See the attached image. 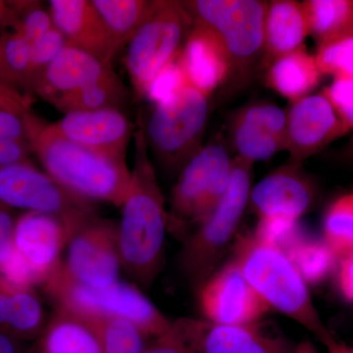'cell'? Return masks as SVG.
Instances as JSON below:
<instances>
[{"mask_svg": "<svg viewBox=\"0 0 353 353\" xmlns=\"http://www.w3.org/2000/svg\"><path fill=\"white\" fill-rule=\"evenodd\" d=\"M134 139L131 183L117 223L118 246L123 270L141 287L150 288L163 267L169 213L141 127Z\"/></svg>", "mask_w": 353, "mask_h": 353, "instance_id": "obj_1", "label": "cell"}, {"mask_svg": "<svg viewBox=\"0 0 353 353\" xmlns=\"http://www.w3.org/2000/svg\"><path fill=\"white\" fill-rule=\"evenodd\" d=\"M26 138L44 172L79 199L108 202L121 208L126 199L131 171L125 160L116 159L57 134L31 111L23 116Z\"/></svg>", "mask_w": 353, "mask_h": 353, "instance_id": "obj_2", "label": "cell"}, {"mask_svg": "<svg viewBox=\"0 0 353 353\" xmlns=\"http://www.w3.org/2000/svg\"><path fill=\"white\" fill-rule=\"evenodd\" d=\"M232 261L271 310L299 323L327 348L336 343L313 303L307 284L283 250L250 234L239 239Z\"/></svg>", "mask_w": 353, "mask_h": 353, "instance_id": "obj_3", "label": "cell"}, {"mask_svg": "<svg viewBox=\"0 0 353 353\" xmlns=\"http://www.w3.org/2000/svg\"><path fill=\"white\" fill-rule=\"evenodd\" d=\"M194 23L205 26L222 41L232 63L229 82L248 83L263 65L264 21L268 2L261 0L181 1Z\"/></svg>", "mask_w": 353, "mask_h": 353, "instance_id": "obj_4", "label": "cell"}, {"mask_svg": "<svg viewBox=\"0 0 353 353\" xmlns=\"http://www.w3.org/2000/svg\"><path fill=\"white\" fill-rule=\"evenodd\" d=\"M253 163L236 157L231 179L217 206L196 225L183 245L181 264L192 284L201 287L215 273L223 254L236 236L252 189Z\"/></svg>", "mask_w": 353, "mask_h": 353, "instance_id": "obj_5", "label": "cell"}, {"mask_svg": "<svg viewBox=\"0 0 353 353\" xmlns=\"http://www.w3.org/2000/svg\"><path fill=\"white\" fill-rule=\"evenodd\" d=\"M43 285L55 305L85 316L126 320L136 325L146 338L163 336L173 324L137 285L120 280L102 287H90L77 284L58 268Z\"/></svg>", "mask_w": 353, "mask_h": 353, "instance_id": "obj_6", "label": "cell"}, {"mask_svg": "<svg viewBox=\"0 0 353 353\" xmlns=\"http://www.w3.org/2000/svg\"><path fill=\"white\" fill-rule=\"evenodd\" d=\"M209 108V97L188 85L154 104L145 120L139 117L148 148L167 169L182 170L201 150Z\"/></svg>", "mask_w": 353, "mask_h": 353, "instance_id": "obj_7", "label": "cell"}, {"mask_svg": "<svg viewBox=\"0 0 353 353\" xmlns=\"http://www.w3.org/2000/svg\"><path fill=\"white\" fill-rule=\"evenodd\" d=\"M232 165L221 137L190 158L172 190L169 231L185 236L188 228L199 224L217 206L229 185Z\"/></svg>", "mask_w": 353, "mask_h": 353, "instance_id": "obj_8", "label": "cell"}, {"mask_svg": "<svg viewBox=\"0 0 353 353\" xmlns=\"http://www.w3.org/2000/svg\"><path fill=\"white\" fill-rule=\"evenodd\" d=\"M194 21L181 1L157 0L128 44L125 66L134 92L145 97L155 77L182 52Z\"/></svg>", "mask_w": 353, "mask_h": 353, "instance_id": "obj_9", "label": "cell"}, {"mask_svg": "<svg viewBox=\"0 0 353 353\" xmlns=\"http://www.w3.org/2000/svg\"><path fill=\"white\" fill-rule=\"evenodd\" d=\"M0 203L26 212L55 216L63 221L69 234L94 214L92 203L70 194L30 162L0 168Z\"/></svg>", "mask_w": 353, "mask_h": 353, "instance_id": "obj_10", "label": "cell"}, {"mask_svg": "<svg viewBox=\"0 0 353 353\" xmlns=\"http://www.w3.org/2000/svg\"><path fill=\"white\" fill-rule=\"evenodd\" d=\"M117 225L94 214L70 234L59 269L77 284L102 287L119 281L122 270Z\"/></svg>", "mask_w": 353, "mask_h": 353, "instance_id": "obj_11", "label": "cell"}, {"mask_svg": "<svg viewBox=\"0 0 353 353\" xmlns=\"http://www.w3.org/2000/svg\"><path fill=\"white\" fill-rule=\"evenodd\" d=\"M172 331L194 353H292L294 350L282 334L268 331L261 322L232 326L181 318L173 321Z\"/></svg>", "mask_w": 353, "mask_h": 353, "instance_id": "obj_12", "label": "cell"}, {"mask_svg": "<svg viewBox=\"0 0 353 353\" xmlns=\"http://www.w3.org/2000/svg\"><path fill=\"white\" fill-rule=\"evenodd\" d=\"M199 288L202 313L215 324L254 325L271 311L233 261L216 271Z\"/></svg>", "mask_w": 353, "mask_h": 353, "instance_id": "obj_13", "label": "cell"}, {"mask_svg": "<svg viewBox=\"0 0 353 353\" xmlns=\"http://www.w3.org/2000/svg\"><path fill=\"white\" fill-rule=\"evenodd\" d=\"M347 132L324 95H308L292 103L287 112L285 150L290 162L303 164Z\"/></svg>", "mask_w": 353, "mask_h": 353, "instance_id": "obj_14", "label": "cell"}, {"mask_svg": "<svg viewBox=\"0 0 353 353\" xmlns=\"http://www.w3.org/2000/svg\"><path fill=\"white\" fill-rule=\"evenodd\" d=\"M68 239L66 225L55 216L25 212L17 218L12 243L29 264L37 285H43L59 268Z\"/></svg>", "mask_w": 353, "mask_h": 353, "instance_id": "obj_15", "label": "cell"}, {"mask_svg": "<svg viewBox=\"0 0 353 353\" xmlns=\"http://www.w3.org/2000/svg\"><path fill=\"white\" fill-rule=\"evenodd\" d=\"M287 111L270 103L246 106L234 116L230 139L236 157L254 164L285 150Z\"/></svg>", "mask_w": 353, "mask_h": 353, "instance_id": "obj_16", "label": "cell"}, {"mask_svg": "<svg viewBox=\"0 0 353 353\" xmlns=\"http://www.w3.org/2000/svg\"><path fill=\"white\" fill-rule=\"evenodd\" d=\"M50 127L69 141L126 161L132 125L119 109L65 114L57 122L50 123Z\"/></svg>", "mask_w": 353, "mask_h": 353, "instance_id": "obj_17", "label": "cell"}, {"mask_svg": "<svg viewBox=\"0 0 353 353\" xmlns=\"http://www.w3.org/2000/svg\"><path fill=\"white\" fill-rule=\"evenodd\" d=\"M316 192L303 164L279 167L252 188L250 202L259 218L287 216L299 220L314 203Z\"/></svg>", "mask_w": 353, "mask_h": 353, "instance_id": "obj_18", "label": "cell"}, {"mask_svg": "<svg viewBox=\"0 0 353 353\" xmlns=\"http://www.w3.org/2000/svg\"><path fill=\"white\" fill-rule=\"evenodd\" d=\"M53 24L68 46L90 53L105 63H112L119 52L92 0H51Z\"/></svg>", "mask_w": 353, "mask_h": 353, "instance_id": "obj_19", "label": "cell"}, {"mask_svg": "<svg viewBox=\"0 0 353 353\" xmlns=\"http://www.w3.org/2000/svg\"><path fill=\"white\" fill-rule=\"evenodd\" d=\"M116 76L111 64L67 44L37 79L31 94L52 103L61 95Z\"/></svg>", "mask_w": 353, "mask_h": 353, "instance_id": "obj_20", "label": "cell"}, {"mask_svg": "<svg viewBox=\"0 0 353 353\" xmlns=\"http://www.w3.org/2000/svg\"><path fill=\"white\" fill-rule=\"evenodd\" d=\"M180 59L188 82L208 97L229 82L231 59L220 39L205 26L194 23Z\"/></svg>", "mask_w": 353, "mask_h": 353, "instance_id": "obj_21", "label": "cell"}, {"mask_svg": "<svg viewBox=\"0 0 353 353\" xmlns=\"http://www.w3.org/2000/svg\"><path fill=\"white\" fill-rule=\"evenodd\" d=\"M309 36L301 2L273 0L267 6L264 21V58L267 69L279 57L299 50Z\"/></svg>", "mask_w": 353, "mask_h": 353, "instance_id": "obj_22", "label": "cell"}, {"mask_svg": "<svg viewBox=\"0 0 353 353\" xmlns=\"http://www.w3.org/2000/svg\"><path fill=\"white\" fill-rule=\"evenodd\" d=\"M32 353H103L97 332L87 318L57 306Z\"/></svg>", "mask_w": 353, "mask_h": 353, "instance_id": "obj_23", "label": "cell"}, {"mask_svg": "<svg viewBox=\"0 0 353 353\" xmlns=\"http://www.w3.org/2000/svg\"><path fill=\"white\" fill-rule=\"evenodd\" d=\"M321 76L315 57L309 54L304 46L279 57L266 69L268 87L290 103L308 97Z\"/></svg>", "mask_w": 353, "mask_h": 353, "instance_id": "obj_24", "label": "cell"}, {"mask_svg": "<svg viewBox=\"0 0 353 353\" xmlns=\"http://www.w3.org/2000/svg\"><path fill=\"white\" fill-rule=\"evenodd\" d=\"M301 6L318 46L353 34V0H305Z\"/></svg>", "mask_w": 353, "mask_h": 353, "instance_id": "obj_25", "label": "cell"}, {"mask_svg": "<svg viewBox=\"0 0 353 353\" xmlns=\"http://www.w3.org/2000/svg\"><path fill=\"white\" fill-rule=\"evenodd\" d=\"M114 43L128 46L152 12L154 1L148 0H92Z\"/></svg>", "mask_w": 353, "mask_h": 353, "instance_id": "obj_26", "label": "cell"}, {"mask_svg": "<svg viewBox=\"0 0 353 353\" xmlns=\"http://www.w3.org/2000/svg\"><path fill=\"white\" fill-rule=\"evenodd\" d=\"M128 97V90L118 76L78 88L58 97L52 105L64 114L119 109Z\"/></svg>", "mask_w": 353, "mask_h": 353, "instance_id": "obj_27", "label": "cell"}, {"mask_svg": "<svg viewBox=\"0 0 353 353\" xmlns=\"http://www.w3.org/2000/svg\"><path fill=\"white\" fill-rule=\"evenodd\" d=\"M43 303L34 287L15 285L9 299L3 331L23 341L41 336L46 327Z\"/></svg>", "mask_w": 353, "mask_h": 353, "instance_id": "obj_28", "label": "cell"}, {"mask_svg": "<svg viewBox=\"0 0 353 353\" xmlns=\"http://www.w3.org/2000/svg\"><path fill=\"white\" fill-rule=\"evenodd\" d=\"M285 253L306 284H319L326 280L338 264V257L324 240L311 238L303 232Z\"/></svg>", "mask_w": 353, "mask_h": 353, "instance_id": "obj_29", "label": "cell"}, {"mask_svg": "<svg viewBox=\"0 0 353 353\" xmlns=\"http://www.w3.org/2000/svg\"><path fill=\"white\" fill-rule=\"evenodd\" d=\"M83 316L97 332L103 353H143L145 350L146 336L132 323L120 318Z\"/></svg>", "mask_w": 353, "mask_h": 353, "instance_id": "obj_30", "label": "cell"}, {"mask_svg": "<svg viewBox=\"0 0 353 353\" xmlns=\"http://www.w3.org/2000/svg\"><path fill=\"white\" fill-rule=\"evenodd\" d=\"M323 240L338 259L353 254V192L339 197L327 209Z\"/></svg>", "mask_w": 353, "mask_h": 353, "instance_id": "obj_31", "label": "cell"}, {"mask_svg": "<svg viewBox=\"0 0 353 353\" xmlns=\"http://www.w3.org/2000/svg\"><path fill=\"white\" fill-rule=\"evenodd\" d=\"M2 60L11 87L29 88L31 73L32 44L18 32H6L0 37ZM30 94V92H29Z\"/></svg>", "mask_w": 353, "mask_h": 353, "instance_id": "obj_32", "label": "cell"}, {"mask_svg": "<svg viewBox=\"0 0 353 353\" xmlns=\"http://www.w3.org/2000/svg\"><path fill=\"white\" fill-rule=\"evenodd\" d=\"M315 59L322 75L353 80V34L318 46Z\"/></svg>", "mask_w": 353, "mask_h": 353, "instance_id": "obj_33", "label": "cell"}, {"mask_svg": "<svg viewBox=\"0 0 353 353\" xmlns=\"http://www.w3.org/2000/svg\"><path fill=\"white\" fill-rule=\"evenodd\" d=\"M303 233L299 220L277 215L259 218L254 238L266 245L275 246L285 252Z\"/></svg>", "mask_w": 353, "mask_h": 353, "instance_id": "obj_34", "label": "cell"}, {"mask_svg": "<svg viewBox=\"0 0 353 353\" xmlns=\"http://www.w3.org/2000/svg\"><path fill=\"white\" fill-rule=\"evenodd\" d=\"M181 55V54H180ZM180 55L159 72L150 83L145 97L157 104L166 101L190 85L183 71Z\"/></svg>", "mask_w": 353, "mask_h": 353, "instance_id": "obj_35", "label": "cell"}, {"mask_svg": "<svg viewBox=\"0 0 353 353\" xmlns=\"http://www.w3.org/2000/svg\"><path fill=\"white\" fill-rule=\"evenodd\" d=\"M66 46V39L55 27L32 44L31 73L28 92L31 94V88L37 79L43 74L46 67L57 57Z\"/></svg>", "mask_w": 353, "mask_h": 353, "instance_id": "obj_36", "label": "cell"}, {"mask_svg": "<svg viewBox=\"0 0 353 353\" xmlns=\"http://www.w3.org/2000/svg\"><path fill=\"white\" fill-rule=\"evenodd\" d=\"M21 16L18 34L34 44L54 28L50 10L46 11L38 1H18Z\"/></svg>", "mask_w": 353, "mask_h": 353, "instance_id": "obj_37", "label": "cell"}, {"mask_svg": "<svg viewBox=\"0 0 353 353\" xmlns=\"http://www.w3.org/2000/svg\"><path fill=\"white\" fill-rule=\"evenodd\" d=\"M338 115L347 132L353 130V80L334 78V82L321 92Z\"/></svg>", "mask_w": 353, "mask_h": 353, "instance_id": "obj_38", "label": "cell"}, {"mask_svg": "<svg viewBox=\"0 0 353 353\" xmlns=\"http://www.w3.org/2000/svg\"><path fill=\"white\" fill-rule=\"evenodd\" d=\"M34 99L32 94L0 83V111H8L24 116L30 112Z\"/></svg>", "mask_w": 353, "mask_h": 353, "instance_id": "obj_39", "label": "cell"}, {"mask_svg": "<svg viewBox=\"0 0 353 353\" xmlns=\"http://www.w3.org/2000/svg\"><path fill=\"white\" fill-rule=\"evenodd\" d=\"M32 153L28 139H0V168L27 163Z\"/></svg>", "mask_w": 353, "mask_h": 353, "instance_id": "obj_40", "label": "cell"}, {"mask_svg": "<svg viewBox=\"0 0 353 353\" xmlns=\"http://www.w3.org/2000/svg\"><path fill=\"white\" fill-rule=\"evenodd\" d=\"M143 353H194L173 331L154 339Z\"/></svg>", "mask_w": 353, "mask_h": 353, "instance_id": "obj_41", "label": "cell"}, {"mask_svg": "<svg viewBox=\"0 0 353 353\" xmlns=\"http://www.w3.org/2000/svg\"><path fill=\"white\" fill-rule=\"evenodd\" d=\"M0 139H27L23 116L0 111Z\"/></svg>", "mask_w": 353, "mask_h": 353, "instance_id": "obj_42", "label": "cell"}, {"mask_svg": "<svg viewBox=\"0 0 353 353\" xmlns=\"http://www.w3.org/2000/svg\"><path fill=\"white\" fill-rule=\"evenodd\" d=\"M336 280L341 296L348 303H353V254L338 260Z\"/></svg>", "mask_w": 353, "mask_h": 353, "instance_id": "obj_43", "label": "cell"}, {"mask_svg": "<svg viewBox=\"0 0 353 353\" xmlns=\"http://www.w3.org/2000/svg\"><path fill=\"white\" fill-rule=\"evenodd\" d=\"M16 220L12 209L0 203V254L12 243Z\"/></svg>", "mask_w": 353, "mask_h": 353, "instance_id": "obj_44", "label": "cell"}, {"mask_svg": "<svg viewBox=\"0 0 353 353\" xmlns=\"http://www.w3.org/2000/svg\"><path fill=\"white\" fill-rule=\"evenodd\" d=\"M20 10L16 6L15 1L0 0V29L2 31L13 29L12 32H17L20 24Z\"/></svg>", "mask_w": 353, "mask_h": 353, "instance_id": "obj_45", "label": "cell"}, {"mask_svg": "<svg viewBox=\"0 0 353 353\" xmlns=\"http://www.w3.org/2000/svg\"><path fill=\"white\" fill-rule=\"evenodd\" d=\"M24 341L8 332L0 330V353H30L26 350Z\"/></svg>", "mask_w": 353, "mask_h": 353, "instance_id": "obj_46", "label": "cell"}, {"mask_svg": "<svg viewBox=\"0 0 353 353\" xmlns=\"http://www.w3.org/2000/svg\"><path fill=\"white\" fill-rule=\"evenodd\" d=\"M12 283L8 282L0 276V330L6 326L7 310H8L9 299L11 292L15 287Z\"/></svg>", "mask_w": 353, "mask_h": 353, "instance_id": "obj_47", "label": "cell"}, {"mask_svg": "<svg viewBox=\"0 0 353 353\" xmlns=\"http://www.w3.org/2000/svg\"><path fill=\"white\" fill-rule=\"evenodd\" d=\"M327 350L328 353H353V347H348L345 343H339L338 341Z\"/></svg>", "mask_w": 353, "mask_h": 353, "instance_id": "obj_48", "label": "cell"}, {"mask_svg": "<svg viewBox=\"0 0 353 353\" xmlns=\"http://www.w3.org/2000/svg\"><path fill=\"white\" fill-rule=\"evenodd\" d=\"M292 353H318L312 343L308 341H301L296 350H292Z\"/></svg>", "mask_w": 353, "mask_h": 353, "instance_id": "obj_49", "label": "cell"}, {"mask_svg": "<svg viewBox=\"0 0 353 353\" xmlns=\"http://www.w3.org/2000/svg\"><path fill=\"white\" fill-rule=\"evenodd\" d=\"M0 83L10 85L8 77L6 75V69H4L3 60H2L1 41H0Z\"/></svg>", "mask_w": 353, "mask_h": 353, "instance_id": "obj_50", "label": "cell"}, {"mask_svg": "<svg viewBox=\"0 0 353 353\" xmlns=\"http://www.w3.org/2000/svg\"><path fill=\"white\" fill-rule=\"evenodd\" d=\"M343 157H345V159L347 160V161L353 162V136L350 143H347V148L343 150Z\"/></svg>", "mask_w": 353, "mask_h": 353, "instance_id": "obj_51", "label": "cell"}, {"mask_svg": "<svg viewBox=\"0 0 353 353\" xmlns=\"http://www.w3.org/2000/svg\"><path fill=\"white\" fill-rule=\"evenodd\" d=\"M31 353H32V350H31Z\"/></svg>", "mask_w": 353, "mask_h": 353, "instance_id": "obj_52", "label": "cell"}]
</instances>
